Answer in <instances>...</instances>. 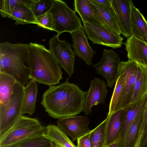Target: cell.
<instances>
[{
  "label": "cell",
  "instance_id": "18",
  "mask_svg": "<svg viewBox=\"0 0 147 147\" xmlns=\"http://www.w3.org/2000/svg\"><path fill=\"white\" fill-rule=\"evenodd\" d=\"M73 5L75 11L79 14L83 23L88 22L106 27L95 11L89 0H74Z\"/></svg>",
  "mask_w": 147,
  "mask_h": 147
},
{
  "label": "cell",
  "instance_id": "21",
  "mask_svg": "<svg viewBox=\"0 0 147 147\" xmlns=\"http://www.w3.org/2000/svg\"><path fill=\"white\" fill-rule=\"evenodd\" d=\"M131 25L132 36L147 41V21L133 3L131 8Z\"/></svg>",
  "mask_w": 147,
  "mask_h": 147
},
{
  "label": "cell",
  "instance_id": "13",
  "mask_svg": "<svg viewBox=\"0 0 147 147\" xmlns=\"http://www.w3.org/2000/svg\"><path fill=\"white\" fill-rule=\"evenodd\" d=\"M117 22L121 34L127 38L132 36L131 11L133 1L131 0H111Z\"/></svg>",
  "mask_w": 147,
  "mask_h": 147
},
{
  "label": "cell",
  "instance_id": "20",
  "mask_svg": "<svg viewBox=\"0 0 147 147\" xmlns=\"http://www.w3.org/2000/svg\"><path fill=\"white\" fill-rule=\"evenodd\" d=\"M32 0L19 4L14 9L10 18L15 21L16 25L29 24H36V19L31 8Z\"/></svg>",
  "mask_w": 147,
  "mask_h": 147
},
{
  "label": "cell",
  "instance_id": "28",
  "mask_svg": "<svg viewBox=\"0 0 147 147\" xmlns=\"http://www.w3.org/2000/svg\"><path fill=\"white\" fill-rule=\"evenodd\" d=\"M54 143L43 136L29 139L9 147H53Z\"/></svg>",
  "mask_w": 147,
  "mask_h": 147
},
{
  "label": "cell",
  "instance_id": "37",
  "mask_svg": "<svg viewBox=\"0 0 147 147\" xmlns=\"http://www.w3.org/2000/svg\"><path fill=\"white\" fill-rule=\"evenodd\" d=\"M105 147H120L119 138L115 142L110 144Z\"/></svg>",
  "mask_w": 147,
  "mask_h": 147
},
{
  "label": "cell",
  "instance_id": "8",
  "mask_svg": "<svg viewBox=\"0 0 147 147\" xmlns=\"http://www.w3.org/2000/svg\"><path fill=\"white\" fill-rule=\"evenodd\" d=\"M59 35L57 34L50 38L49 50L59 64L70 78L74 71L75 55L71 45L66 40H60Z\"/></svg>",
  "mask_w": 147,
  "mask_h": 147
},
{
  "label": "cell",
  "instance_id": "7",
  "mask_svg": "<svg viewBox=\"0 0 147 147\" xmlns=\"http://www.w3.org/2000/svg\"><path fill=\"white\" fill-rule=\"evenodd\" d=\"M83 24V29L93 44L115 49L121 47L123 44V38L120 35L103 25L88 22Z\"/></svg>",
  "mask_w": 147,
  "mask_h": 147
},
{
  "label": "cell",
  "instance_id": "12",
  "mask_svg": "<svg viewBox=\"0 0 147 147\" xmlns=\"http://www.w3.org/2000/svg\"><path fill=\"white\" fill-rule=\"evenodd\" d=\"M147 104V93L139 100L131 103L123 109V119L119 136L120 147H123L129 130Z\"/></svg>",
  "mask_w": 147,
  "mask_h": 147
},
{
  "label": "cell",
  "instance_id": "22",
  "mask_svg": "<svg viewBox=\"0 0 147 147\" xmlns=\"http://www.w3.org/2000/svg\"><path fill=\"white\" fill-rule=\"evenodd\" d=\"M38 92L36 82L30 80L24 88L22 109V115L25 113L29 115L34 112Z\"/></svg>",
  "mask_w": 147,
  "mask_h": 147
},
{
  "label": "cell",
  "instance_id": "3",
  "mask_svg": "<svg viewBox=\"0 0 147 147\" xmlns=\"http://www.w3.org/2000/svg\"><path fill=\"white\" fill-rule=\"evenodd\" d=\"M29 47L27 44L0 43V72L11 75L23 86L30 79Z\"/></svg>",
  "mask_w": 147,
  "mask_h": 147
},
{
  "label": "cell",
  "instance_id": "5",
  "mask_svg": "<svg viewBox=\"0 0 147 147\" xmlns=\"http://www.w3.org/2000/svg\"><path fill=\"white\" fill-rule=\"evenodd\" d=\"M49 12L52 16L53 31H56L59 35L65 32L71 34L83 28L80 19L74 10L62 0H54Z\"/></svg>",
  "mask_w": 147,
  "mask_h": 147
},
{
  "label": "cell",
  "instance_id": "35",
  "mask_svg": "<svg viewBox=\"0 0 147 147\" xmlns=\"http://www.w3.org/2000/svg\"><path fill=\"white\" fill-rule=\"evenodd\" d=\"M144 129L140 128L136 142L133 147H140L142 138L143 136Z\"/></svg>",
  "mask_w": 147,
  "mask_h": 147
},
{
  "label": "cell",
  "instance_id": "17",
  "mask_svg": "<svg viewBox=\"0 0 147 147\" xmlns=\"http://www.w3.org/2000/svg\"><path fill=\"white\" fill-rule=\"evenodd\" d=\"M124 110H120L107 116L105 147L115 142L119 137L123 119Z\"/></svg>",
  "mask_w": 147,
  "mask_h": 147
},
{
  "label": "cell",
  "instance_id": "14",
  "mask_svg": "<svg viewBox=\"0 0 147 147\" xmlns=\"http://www.w3.org/2000/svg\"><path fill=\"white\" fill-rule=\"evenodd\" d=\"M90 86L87 92L83 112L86 115L90 114L92 108L100 104L105 105L108 92L105 83L98 78H95L90 81Z\"/></svg>",
  "mask_w": 147,
  "mask_h": 147
},
{
  "label": "cell",
  "instance_id": "26",
  "mask_svg": "<svg viewBox=\"0 0 147 147\" xmlns=\"http://www.w3.org/2000/svg\"><path fill=\"white\" fill-rule=\"evenodd\" d=\"M107 117L92 130L90 137L91 147H105Z\"/></svg>",
  "mask_w": 147,
  "mask_h": 147
},
{
  "label": "cell",
  "instance_id": "6",
  "mask_svg": "<svg viewBox=\"0 0 147 147\" xmlns=\"http://www.w3.org/2000/svg\"><path fill=\"white\" fill-rule=\"evenodd\" d=\"M25 86L17 82L8 102L0 107V136L5 134L22 115Z\"/></svg>",
  "mask_w": 147,
  "mask_h": 147
},
{
  "label": "cell",
  "instance_id": "1",
  "mask_svg": "<svg viewBox=\"0 0 147 147\" xmlns=\"http://www.w3.org/2000/svg\"><path fill=\"white\" fill-rule=\"evenodd\" d=\"M87 92L69 83L68 78L57 86H49L41 104L49 116L59 119L76 116L83 111Z\"/></svg>",
  "mask_w": 147,
  "mask_h": 147
},
{
  "label": "cell",
  "instance_id": "32",
  "mask_svg": "<svg viewBox=\"0 0 147 147\" xmlns=\"http://www.w3.org/2000/svg\"><path fill=\"white\" fill-rule=\"evenodd\" d=\"M36 24L40 27L53 31V18L49 11L36 18Z\"/></svg>",
  "mask_w": 147,
  "mask_h": 147
},
{
  "label": "cell",
  "instance_id": "29",
  "mask_svg": "<svg viewBox=\"0 0 147 147\" xmlns=\"http://www.w3.org/2000/svg\"><path fill=\"white\" fill-rule=\"evenodd\" d=\"M54 0H32L31 8L35 17L49 12Z\"/></svg>",
  "mask_w": 147,
  "mask_h": 147
},
{
  "label": "cell",
  "instance_id": "25",
  "mask_svg": "<svg viewBox=\"0 0 147 147\" xmlns=\"http://www.w3.org/2000/svg\"><path fill=\"white\" fill-rule=\"evenodd\" d=\"M147 93V70L138 64L136 77L131 103L142 98Z\"/></svg>",
  "mask_w": 147,
  "mask_h": 147
},
{
  "label": "cell",
  "instance_id": "9",
  "mask_svg": "<svg viewBox=\"0 0 147 147\" xmlns=\"http://www.w3.org/2000/svg\"><path fill=\"white\" fill-rule=\"evenodd\" d=\"M120 62L118 54L114 51L104 49L101 59L93 65L96 73L106 80L108 87H112L118 78Z\"/></svg>",
  "mask_w": 147,
  "mask_h": 147
},
{
  "label": "cell",
  "instance_id": "2",
  "mask_svg": "<svg viewBox=\"0 0 147 147\" xmlns=\"http://www.w3.org/2000/svg\"><path fill=\"white\" fill-rule=\"evenodd\" d=\"M29 44L30 79L49 86L59 84L62 79V71L49 50L37 43Z\"/></svg>",
  "mask_w": 147,
  "mask_h": 147
},
{
  "label": "cell",
  "instance_id": "4",
  "mask_svg": "<svg viewBox=\"0 0 147 147\" xmlns=\"http://www.w3.org/2000/svg\"><path fill=\"white\" fill-rule=\"evenodd\" d=\"M45 127L37 119L22 115L0 136V147H9L27 139L42 136Z\"/></svg>",
  "mask_w": 147,
  "mask_h": 147
},
{
  "label": "cell",
  "instance_id": "23",
  "mask_svg": "<svg viewBox=\"0 0 147 147\" xmlns=\"http://www.w3.org/2000/svg\"><path fill=\"white\" fill-rule=\"evenodd\" d=\"M43 136L61 147H77L57 126L47 125L45 127Z\"/></svg>",
  "mask_w": 147,
  "mask_h": 147
},
{
  "label": "cell",
  "instance_id": "24",
  "mask_svg": "<svg viewBox=\"0 0 147 147\" xmlns=\"http://www.w3.org/2000/svg\"><path fill=\"white\" fill-rule=\"evenodd\" d=\"M17 82L11 75L0 72V107L5 106L9 102Z\"/></svg>",
  "mask_w": 147,
  "mask_h": 147
},
{
  "label": "cell",
  "instance_id": "16",
  "mask_svg": "<svg viewBox=\"0 0 147 147\" xmlns=\"http://www.w3.org/2000/svg\"><path fill=\"white\" fill-rule=\"evenodd\" d=\"M85 32L83 28H81L70 34L72 46L75 55L82 59L88 65H90L92 57L96 52L89 45Z\"/></svg>",
  "mask_w": 147,
  "mask_h": 147
},
{
  "label": "cell",
  "instance_id": "10",
  "mask_svg": "<svg viewBox=\"0 0 147 147\" xmlns=\"http://www.w3.org/2000/svg\"><path fill=\"white\" fill-rule=\"evenodd\" d=\"M138 64L128 61H121L119 69L125 76L123 89L116 105L115 112L122 109L131 103L136 80Z\"/></svg>",
  "mask_w": 147,
  "mask_h": 147
},
{
  "label": "cell",
  "instance_id": "34",
  "mask_svg": "<svg viewBox=\"0 0 147 147\" xmlns=\"http://www.w3.org/2000/svg\"><path fill=\"white\" fill-rule=\"evenodd\" d=\"M147 123V104L144 110L142 119L140 124V128L144 129Z\"/></svg>",
  "mask_w": 147,
  "mask_h": 147
},
{
  "label": "cell",
  "instance_id": "31",
  "mask_svg": "<svg viewBox=\"0 0 147 147\" xmlns=\"http://www.w3.org/2000/svg\"><path fill=\"white\" fill-rule=\"evenodd\" d=\"M27 0H0V12L4 18H10L15 6L19 4L25 2Z\"/></svg>",
  "mask_w": 147,
  "mask_h": 147
},
{
  "label": "cell",
  "instance_id": "27",
  "mask_svg": "<svg viewBox=\"0 0 147 147\" xmlns=\"http://www.w3.org/2000/svg\"><path fill=\"white\" fill-rule=\"evenodd\" d=\"M119 76L115 82V88L109 105L107 116L114 113L115 109L122 91L125 82V76L123 72L119 69Z\"/></svg>",
  "mask_w": 147,
  "mask_h": 147
},
{
  "label": "cell",
  "instance_id": "19",
  "mask_svg": "<svg viewBox=\"0 0 147 147\" xmlns=\"http://www.w3.org/2000/svg\"><path fill=\"white\" fill-rule=\"evenodd\" d=\"M95 11L103 21L107 28L120 35L121 32L112 6L109 7L97 3L89 0Z\"/></svg>",
  "mask_w": 147,
  "mask_h": 147
},
{
  "label": "cell",
  "instance_id": "30",
  "mask_svg": "<svg viewBox=\"0 0 147 147\" xmlns=\"http://www.w3.org/2000/svg\"><path fill=\"white\" fill-rule=\"evenodd\" d=\"M144 110L137 118L131 127L123 147H133L134 145L142 119Z\"/></svg>",
  "mask_w": 147,
  "mask_h": 147
},
{
  "label": "cell",
  "instance_id": "38",
  "mask_svg": "<svg viewBox=\"0 0 147 147\" xmlns=\"http://www.w3.org/2000/svg\"><path fill=\"white\" fill-rule=\"evenodd\" d=\"M53 147H61L58 146H57L54 143V145Z\"/></svg>",
  "mask_w": 147,
  "mask_h": 147
},
{
  "label": "cell",
  "instance_id": "11",
  "mask_svg": "<svg viewBox=\"0 0 147 147\" xmlns=\"http://www.w3.org/2000/svg\"><path fill=\"white\" fill-rule=\"evenodd\" d=\"M90 121L86 116H75L58 119L57 126L74 141L89 133Z\"/></svg>",
  "mask_w": 147,
  "mask_h": 147
},
{
  "label": "cell",
  "instance_id": "33",
  "mask_svg": "<svg viewBox=\"0 0 147 147\" xmlns=\"http://www.w3.org/2000/svg\"><path fill=\"white\" fill-rule=\"evenodd\" d=\"M92 130L77 140V147H91L90 137Z\"/></svg>",
  "mask_w": 147,
  "mask_h": 147
},
{
  "label": "cell",
  "instance_id": "36",
  "mask_svg": "<svg viewBox=\"0 0 147 147\" xmlns=\"http://www.w3.org/2000/svg\"><path fill=\"white\" fill-rule=\"evenodd\" d=\"M94 2L105 6L111 7L112 6L111 0H92Z\"/></svg>",
  "mask_w": 147,
  "mask_h": 147
},
{
  "label": "cell",
  "instance_id": "15",
  "mask_svg": "<svg viewBox=\"0 0 147 147\" xmlns=\"http://www.w3.org/2000/svg\"><path fill=\"white\" fill-rule=\"evenodd\" d=\"M124 44L128 61L136 63L147 70V41L131 36Z\"/></svg>",
  "mask_w": 147,
  "mask_h": 147
}]
</instances>
